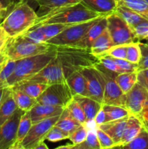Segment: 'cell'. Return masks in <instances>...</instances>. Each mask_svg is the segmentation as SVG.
Instances as JSON below:
<instances>
[{
  "label": "cell",
  "instance_id": "1",
  "mask_svg": "<svg viewBox=\"0 0 148 149\" xmlns=\"http://www.w3.org/2000/svg\"><path fill=\"white\" fill-rule=\"evenodd\" d=\"M104 16L92 11L81 2L70 4L39 17L33 26L49 23L75 25Z\"/></svg>",
  "mask_w": 148,
  "mask_h": 149
},
{
  "label": "cell",
  "instance_id": "2",
  "mask_svg": "<svg viewBox=\"0 0 148 149\" xmlns=\"http://www.w3.org/2000/svg\"><path fill=\"white\" fill-rule=\"evenodd\" d=\"M55 58L60 63L66 78L74 71L93 66L99 62L98 58L89 49L73 45L56 46Z\"/></svg>",
  "mask_w": 148,
  "mask_h": 149
},
{
  "label": "cell",
  "instance_id": "3",
  "mask_svg": "<svg viewBox=\"0 0 148 149\" xmlns=\"http://www.w3.org/2000/svg\"><path fill=\"white\" fill-rule=\"evenodd\" d=\"M38 17L37 13L23 0L17 3L10 10L1 26L10 37H12L30 29L34 25Z\"/></svg>",
  "mask_w": 148,
  "mask_h": 149
},
{
  "label": "cell",
  "instance_id": "4",
  "mask_svg": "<svg viewBox=\"0 0 148 149\" xmlns=\"http://www.w3.org/2000/svg\"><path fill=\"white\" fill-rule=\"evenodd\" d=\"M56 55V48L44 53L17 61L14 71L7 79V86L12 87L20 81L28 80L44 68Z\"/></svg>",
  "mask_w": 148,
  "mask_h": 149
},
{
  "label": "cell",
  "instance_id": "5",
  "mask_svg": "<svg viewBox=\"0 0 148 149\" xmlns=\"http://www.w3.org/2000/svg\"><path fill=\"white\" fill-rule=\"evenodd\" d=\"M55 48L56 46L47 42H33L20 34L9 38L1 52L10 59L19 61L28 57L49 52Z\"/></svg>",
  "mask_w": 148,
  "mask_h": 149
},
{
  "label": "cell",
  "instance_id": "6",
  "mask_svg": "<svg viewBox=\"0 0 148 149\" xmlns=\"http://www.w3.org/2000/svg\"><path fill=\"white\" fill-rule=\"evenodd\" d=\"M94 66L99 70L104 81V97L102 104H110L124 107L125 94L115 81L118 74L104 68L98 62Z\"/></svg>",
  "mask_w": 148,
  "mask_h": 149
},
{
  "label": "cell",
  "instance_id": "7",
  "mask_svg": "<svg viewBox=\"0 0 148 149\" xmlns=\"http://www.w3.org/2000/svg\"><path fill=\"white\" fill-rule=\"evenodd\" d=\"M107 30L114 45L138 42L133 30L120 16L113 12L106 16Z\"/></svg>",
  "mask_w": 148,
  "mask_h": 149
},
{
  "label": "cell",
  "instance_id": "8",
  "mask_svg": "<svg viewBox=\"0 0 148 149\" xmlns=\"http://www.w3.org/2000/svg\"><path fill=\"white\" fill-rule=\"evenodd\" d=\"M73 98L69 86L65 82L48 85L42 94L36 98L37 103L65 108Z\"/></svg>",
  "mask_w": 148,
  "mask_h": 149
},
{
  "label": "cell",
  "instance_id": "9",
  "mask_svg": "<svg viewBox=\"0 0 148 149\" xmlns=\"http://www.w3.org/2000/svg\"><path fill=\"white\" fill-rule=\"evenodd\" d=\"M100 17L68 26L57 35L49 39L46 42L55 46L75 45L78 41L84 37L89 29L97 22Z\"/></svg>",
  "mask_w": 148,
  "mask_h": 149
},
{
  "label": "cell",
  "instance_id": "10",
  "mask_svg": "<svg viewBox=\"0 0 148 149\" xmlns=\"http://www.w3.org/2000/svg\"><path fill=\"white\" fill-rule=\"evenodd\" d=\"M60 115L33 124L26 136L20 143L19 149H35L36 146L46 140L48 132L56 124Z\"/></svg>",
  "mask_w": 148,
  "mask_h": 149
},
{
  "label": "cell",
  "instance_id": "11",
  "mask_svg": "<svg viewBox=\"0 0 148 149\" xmlns=\"http://www.w3.org/2000/svg\"><path fill=\"white\" fill-rule=\"evenodd\" d=\"M28 80L50 85L56 83L65 82L66 81V77L60 63L55 57L44 68Z\"/></svg>",
  "mask_w": 148,
  "mask_h": 149
},
{
  "label": "cell",
  "instance_id": "12",
  "mask_svg": "<svg viewBox=\"0 0 148 149\" xmlns=\"http://www.w3.org/2000/svg\"><path fill=\"white\" fill-rule=\"evenodd\" d=\"M24 111L18 109L0 126V149H12L17 138V128Z\"/></svg>",
  "mask_w": 148,
  "mask_h": 149
},
{
  "label": "cell",
  "instance_id": "13",
  "mask_svg": "<svg viewBox=\"0 0 148 149\" xmlns=\"http://www.w3.org/2000/svg\"><path fill=\"white\" fill-rule=\"evenodd\" d=\"M124 107L131 114L139 116L142 110L148 106V90L137 82L125 94Z\"/></svg>",
  "mask_w": 148,
  "mask_h": 149
},
{
  "label": "cell",
  "instance_id": "14",
  "mask_svg": "<svg viewBox=\"0 0 148 149\" xmlns=\"http://www.w3.org/2000/svg\"><path fill=\"white\" fill-rule=\"evenodd\" d=\"M81 72L86 81L89 97L102 104L104 97V81L99 70L94 65L83 68Z\"/></svg>",
  "mask_w": 148,
  "mask_h": 149
},
{
  "label": "cell",
  "instance_id": "15",
  "mask_svg": "<svg viewBox=\"0 0 148 149\" xmlns=\"http://www.w3.org/2000/svg\"><path fill=\"white\" fill-rule=\"evenodd\" d=\"M64 109L65 108L60 106H50L36 103L29 110L32 123H37L40 121L60 115L63 111Z\"/></svg>",
  "mask_w": 148,
  "mask_h": 149
},
{
  "label": "cell",
  "instance_id": "16",
  "mask_svg": "<svg viewBox=\"0 0 148 149\" xmlns=\"http://www.w3.org/2000/svg\"><path fill=\"white\" fill-rule=\"evenodd\" d=\"M106 16H102L89 29L87 33L84 36V37L78 41L73 46L79 47L89 49L94 41L107 29V21Z\"/></svg>",
  "mask_w": 148,
  "mask_h": 149
},
{
  "label": "cell",
  "instance_id": "17",
  "mask_svg": "<svg viewBox=\"0 0 148 149\" xmlns=\"http://www.w3.org/2000/svg\"><path fill=\"white\" fill-rule=\"evenodd\" d=\"M128 118L129 116H126V117L122 118V119L104 122L98 126L99 128H100L102 130L105 132L111 137L115 143L114 148L117 147L120 144V140H121L125 128H126Z\"/></svg>",
  "mask_w": 148,
  "mask_h": 149
},
{
  "label": "cell",
  "instance_id": "18",
  "mask_svg": "<svg viewBox=\"0 0 148 149\" xmlns=\"http://www.w3.org/2000/svg\"><path fill=\"white\" fill-rule=\"evenodd\" d=\"M17 109L18 107L12 93L11 87H6L4 96L0 103V126L11 117Z\"/></svg>",
  "mask_w": 148,
  "mask_h": 149
},
{
  "label": "cell",
  "instance_id": "19",
  "mask_svg": "<svg viewBox=\"0 0 148 149\" xmlns=\"http://www.w3.org/2000/svg\"><path fill=\"white\" fill-rule=\"evenodd\" d=\"M142 127H143V125H142V119L139 116L133 114L129 115L120 144L115 148H119L122 146L126 145L131 141H132L139 133Z\"/></svg>",
  "mask_w": 148,
  "mask_h": 149
},
{
  "label": "cell",
  "instance_id": "20",
  "mask_svg": "<svg viewBox=\"0 0 148 149\" xmlns=\"http://www.w3.org/2000/svg\"><path fill=\"white\" fill-rule=\"evenodd\" d=\"M66 82L73 96L82 95L89 97L86 81L81 71H74L70 74L66 78Z\"/></svg>",
  "mask_w": 148,
  "mask_h": 149
},
{
  "label": "cell",
  "instance_id": "21",
  "mask_svg": "<svg viewBox=\"0 0 148 149\" xmlns=\"http://www.w3.org/2000/svg\"><path fill=\"white\" fill-rule=\"evenodd\" d=\"M73 98L82 108L86 118V123L94 121L96 116L102 109V104L86 96L74 95Z\"/></svg>",
  "mask_w": 148,
  "mask_h": 149
},
{
  "label": "cell",
  "instance_id": "22",
  "mask_svg": "<svg viewBox=\"0 0 148 149\" xmlns=\"http://www.w3.org/2000/svg\"><path fill=\"white\" fill-rule=\"evenodd\" d=\"M81 2L91 10L102 15L113 13L118 6L116 0H81Z\"/></svg>",
  "mask_w": 148,
  "mask_h": 149
},
{
  "label": "cell",
  "instance_id": "23",
  "mask_svg": "<svg viewBox=\"0 0 148 149\" xmlns=\"http://www.w3.org/2000/svg\"><path fill=\"white\" fill-rule=\"evenodd\" d=\"M113 46H114V44L112 41L108 30L107 29H106L94 41L90 47V51L96 57L100 58V57L104 55L106 52Z\"/></svg>",
  "mask_w": 148,
  "mask_h": 149
},
{
  "label": "cell",
  "instance_id": "24",
  "mask_svg": "<svg viewBox=\"0 0 148 149\" xmlns=\"http://www.w3.org/2000/svg\"><path fill=\"white\" fill-rule=\"evenodd\" d=\"M47 86L48 85L43 83L30 81V80H25V81L17 83L12 87L22 90L25 93L30 95V97L36 99L42 94Z\"/></svg>",
  "mask_w": 148,
  "mask_h": 149
},
{
  "label": "cell",
  "instance_id": "25",
  "mask_svg": "<svg viewBox=\"0 0 148 149\" xmlns=\"http://www.w3.org/2000/svg\"><path fill=\"white\" fill-rule=\"evenodd\" d=\"M16 63L0 52V87H8L7 79L14 71Z\"/></svg>",
  "mask_w": 148,
  "mask_h": 149
},
{
  "label": "cell",
  "instance_id": "26",
  "mask_svg": "<svg viewBox=\"0 0 148 149\" xmlns=\"http://www.w3.org/2000/svg\"><path fill=\"white\" fill-rule=\"evenodd\" d=\"M55 125L60 128L65 133L69 135L81 125L73 117L72 115L70 113L67 108L65 107Z\"/></svg>",
  "mask_w": 148,
  "mask_h": 149
},
{
  "label": "cell",
  "instance_id": "27",
  "mask_svg": "<svg viewBox=\"0 0 148 149\" xmlns=\"http://www.w3.org/2000/svg\"><path fill=\"white\" fill-rule=\"evenodd\" d=\"M11 87L12 93V95L17 103L18 109H21L24 111H27L30 110L37 103L36 99L30 97V95L25 93L22 90L15 88L13 87Z\"/></svg>",
  "mask_w": 148,
  "mask_h": 149
},
{
  "label": "cell",
  "instance_id": "28",
  "mask_svg": "<svg viewBox=\"0 0 148 149\" xmlns=\"http://www.w3.org/2000/svg\"><path fill=\"white\" fill-rule=\"evenodd\" d=\"M32 125H33V123H32L31 119H30V112H29V111H25V113L22 115L21 118H20L18 128H17L16 142L12 149H19L20 143L23 141L28 131L30 130Z\"/></svg>",
  "mask_w": 148,
  "mask_h": 149
},
{
  "label": "cell",
  "instance_id": "29",
  "mask_svg": "<svg viewBox=\"0 0 148 149\" xmlns=\"http://www.w3.org/2000/svg\"><path fill=\"white\" fill-rule=\"evenodd\" d=\"M102 109L105 115V122L122 119L131 114L125 107L116 105L102 104Z\"/></svg>",
  "mask_w": 148,
  "mask_h": 149
},
{
  "label": "cell",
  "instance_id": "30",
  "mask_svg": "<svg viewBox=\"0 0 148 149\" xmlns=\"http://www.w3.org/2000/svg\"><path fill=\"white\" fill-rule=\"evenodd\" d=\"M114 13L120 16L130 26L132 29L138 23L145 20V18L142 17L137 13L122 5H118L115 10H114Z\"/></svg>",
  "mask_w": 148,
  "mask_h": 149
},
{
  "label": "cell",
  "instance_id": "31",
  "mask_svg": "<svg viewBox=\"0 0 148 149\" xmlns=\"http://www.w3.org/2000/svg\"><path fill=\"white\" fill-rule=\"evenodd\" d=\"M115 81L120 90L126 94L137 82V71L118 74L115 77Z\"/></svg>",
  "mask_w": 148,
  "mask_h": 149
},
{
  "label": "cell",
  "instance_id": "32",
  "mask_svg": "<svg viewBox=\"0 0 148 149\" xmlns=\"http://www.w3.org/2000/svg\"><path fill=\"white\" fill-rule=\"evenodd\" d=\"M118 5L131 9L148 20V4L144 0H116Z\"/></svg>",
  "mask_w": 148,
  "mask_h": 149
},
{
  "label": "cell",
  "instance_id": "33",
  "mask_svg": "<svg viewBox=\"0 0 148 149\" xmlns=\"http://www.w3.org/2000/svg\"><path fill=\"white\" fill-rule=\"evenodd\" d=\"M36 2L38 3L39 7V12L37 13L39 17H41L55 9L72 4L70 3L68 0H37Z\"/></svg>",
  "mask_w": 148,
  "mask_h": 149
},
{
  "label": "cell",
  "instance_id": "34",
  "mask_svg": "<svg viewBox=\"0 0 148 149\" xmlns=\"http://www.w3.org/2000/svg\"><path fill=\"white\" fill-rule=\"evenodd\" d=\"M118 148L124 149H148V132L144 126L139 133L132 141Z\"/></svg>",
  "mask_w": 148,
  "mask_h": 149
},
{
  "label": "cell",
  "instance_id": "35",
  "mask_svg": "<svg viewBox=\"0 0 148 149\" xmlns=\"http://www.w3.org/2000/svg\"><path fill=\"white\" fill-rule=\"evenodd\" d=\"M71 149H100L96 129L89 130L86 139L82 143L77 145H73L72 143Z\"/></svg>",
  "mask_w": 148,
  "mask_h": 149
},
{
  "label": "cell",
  "instance_id": "36",
  "mask_svg": "<svg viewBox=\"0 0 148 149\" xmlns=\"http://www.w3.org/2000/svg\"><path fill=\"white\" fill-rule=\"evenodd\" d=\"M72 25L62 24V23H49V24H43L40 26H36L39 28L41 31L44 36L46 41L47 42L49 39L57 35L62 31L68 28V26ZM33 27V26H32Z\"/></svg>",
  "mask_w": 148,
  "mask_h": 149
},
{
  "label": "cell",
  "instance_id": "37",
  "mask_svg": "<svg viewBox=\"0 0 148 149\" xmlns=\"http://www.w3.org/2000/svg\"><path fill=\"white\" fill-rule=\"evenodd\" d=\"M67 109L70 112L73 117L78 121L81 125L86 126V115L83 111L82 108L80 106L79 103L76 101L74 98L68 103V106H66Z\"/></svg>",
  "mask_w": 148,
  "mask_h": 149
},
{
  "label": "cell",
  "instance_id": "38",
  "mask_svg": "<svg viewBox=\"0 0 148 149\" xmlns=\"http://www.w3.org/2000/svg\"><path fill=\"white\" fill-rule=\"evenodd\" d=\"M141 49L139 47V42H131L127 44V49H126V59L133 63H139L140 61Z\"/></svg>",
  "mask_w": 148,
  "mask_h": 149
},
{
  "label": "cell",
  "instance_id": "39",
  "mask_svg": "<svg viewBox=\"0 0 148 149\" xmlns=\"http://www.w3.org/2000/svg\"><path fill=\"white\" fill-rule=\"evenodd\" d=\"M88 132V128L84 125H81L77 129H75L72 133L70 134L68 136V139L71 141L73 145H77V144L82 143L86 139Z\"/></svg>",
  "mask_w": 148,
  "mask_h": 149
},
{
  "label": "cell",
  "instance_id": "40",
  "mask_svg": "<svg viewBox=\"0 0 148 149\" xmlns=\"http://www.w3.org/2000/svg\"><path fill=\"white\" fill-rule=\"evenodd\" d=\"M96 133H97V138L100 145V149L113 148L115 146V143L111 137L102 130L100 128L97 127L96 128Z\"/></svg>",
  "mask_w": 148,
  "mask_h": 149
},
{
  "label": "cell",
  "instance_id": "41",
  "mask_svg": "<svg viewBox=\"0 0 148 149\" xmlns=\"http://www.w3.org/2000/svg\"><path fill=\"white\" fill-rule=\"evenodd\" d=\"M133 30L138 42L148 39V20L145 19L138 23L133 27Z\"/></svg>",
  "mask_w": 148,
  "mask_h": 149
},
{
  "label": "cell",
  "instance_id": "42",
  "mask_svg": "<svg viewBox=\"0 0 148 149\" xmlns=\"http://www.w3.org/2000/svg\"><path fill=\"white\" fill-rule=\"evenodd\" d=\"M69 135L65 133L62 130L59 128L58 127L54 125L49 132H48L46 137V140H48L51 142H58V141H62L65 139H68Z\"/></svg>",
  "mask_w": 148,
  "mask_h": 149
},
{
  "label": "cell",
  "instance_id": "43",
  "mask_svg": "<svg viewBox=\"0 0 148 149\" xmlns=\"http://www.w3.org/2000/svg\"><path fill=\"white\" fill-rule=\"evenodd\" d=\"M99 62L101 65H102L104 68L110 71L115 72L117 74H122L123 71L120 69V67L114 62L113 58L109 55H102V56L98 58Z\"/></svg>",
  "mask_w": 148,
  "mask_h": 149
},
{
  "label": "cell",
  "instance_id": "44",
  "mask_svg": "<svg viewBox=\"0 0 148 149\" xmlns=\"http://www.w3.org/2000/svg\"><path fill=\"white\" fill-rule=\"evenodd\" d=\"M126 49H127V44L114 45L110 48L104 55H109L113 58H120V59H126Z\"/></svg>",
  "mask_w": 148,
  "mask_h": 149
},
{
  "label": "cell",
  "instance_id": "45",
  "mask_svg": "<svg viewBox=\"0 0 148 149\" xmlns=\"http://www.w3.org/2000/svg\"><path fill=\"white\" fill-rule=\"evenodd\" d=\"M111 58H113L114 62L120 67V69L123 71V73H129L137 71V63H133L127 61L126 59H120V58H113V57H111Z\"/></svg>",
  "mask_w": 148,
  "mask_h": 149
},
{
  "label": "cell",
  "instance_id": "46",
  "mask_svg": "<svg viewBox=\"0 0 148 149\" xmlns=\"http://www.w3.org/2000/svg\"><path fill=\"white\" fill-rule=\"evenodd\" d=\"M139 47H140L142 55H141L140 61L138 63L137 71L148 68V45L139 42Z\"/></svg>",
  "mask_w": 148,
  "mask_h": 149
},
{
  "label": "cell",
  "instance_id": "47",
  "mask_svg": "<svg viewBox=\"0 0 148 149\" xmlns=\"http://www.w3.org/2000/svg\"><path fill=\"white\" fill-rule=\"evenodd\" d=\"M137 83L148 90V68L137 71Z\"/></svg>",
  "mask_w": 148,
  "mask_h": 149
},
{
  "label": "cell",
  "instance_id": "48",
  "mask_svg": "<svg viewBox=\"0 0 148 149\" xmlns=\"http://www.w3.org/2000/svg\"><path fill=\"white\" fill-rule=\"evenodd\" d=\"M9 38H10V36L7 34L4 28L0 25V52L2 50Z\"/></svg>",
  "mask_w": 148,
  "mask_h": 149
},
{
  "label": "cell",
  "instance_id": "49",
  "mask_svg": "<svg viewBox=\"0 0 148 149\" xmlns=\"http://www.w3.org/2000/svg\"><path fill=\"white\" fill-rule=\"evenodd\" d=\"M21 1H23V0H0V2L4 7L8 8L10 10H11L17 3Z\"/></svg>",
  "mask_w": 148,
  "mask_h": 149
},
{
  "label": "cell",
  "instance_id": "50",
  "mask_svg": "<svg viewBox=\"0 0 148 149\" xmlns=\"http://www.w3.org/2000/svg\"><path fill=\"white\" fill-rule=\"evenodd\" d=\"M94 122H95L97 127H98L99 125H102V124L105 122V115H104V113L102 111V109H101V110L99 111V113H97L95 119H94Z\"/></svg>",
  "mask_w": 148,
  "mask_h": 149
},
{
  "label": "cell",
  "instance_id": "51",
  "mask_svg": "<svg viewBox=\"0 0 148 149\" xmlns=\"http://www.w3.org/2000/svg\"><path fill=\"white\" fill-rule=\"evenodd\" d=\"M10 10L8 8L4 7L1 2H0V25L1 24L4 20L5 19V17H7V15H8V13H10Z\"/></svg>",
  "mask_w": 148,
  "mask_h": 149
},
{
  "label": "cell",
  "instance_id": "52",
  "mask_svg": "<svg viewBox=\"0 0 148 149\" xmlns=\"http://www.w3.org/2000/svg\"><path fill=\"white\" fill-rule=\"evenodd\" d=\"M138 116H139L141 119H145V120L148 121V106L145 107V109L141 111V113H139V115Z\"/></svg>",
  "mask_w": 148,
  "mask_h": 149
},
{
  "label": "cell",
  "instance_id": "53",
  "mask_svg": "<svg viewBox=\"0 0 148 149\" xmlns=\"http://www.w3.org/2000/svg\"><path fill=\"white\" fill-rule=\"evenodd\" d=\"M35 149H49V148H48L46 144L44 143V141H42V142H41L39 145L36 146Z\"/></svg>",
  "mask_w": 148,
  "mask_h": 149
},
{
  "label": "cell",
  "instance_id": "54",
  "mask_svg": "<svg viewBox=\"0 0 148 149\" xmlns=\"http://www.w3.org/2000/svg\"><path fill=\"white\" fill-rule=\"evenodd\" d=\"M6 87H0V103H1V100L3 98V96H4V91H5Z\"/></svg>",
  "mask_w": 148,
  "mask_h": 149
},
{
  "label": "cell",
  "instance_id": "55",
  "mask_svg": "<svg viewBox=\"0 0 148 149\" xmlns=\"http://www.w3.org/2000/svg\"><path fill=\"white\" fill-rule=\"evenodd\" d=\"M142 119V125H143L144 127H145V129H146L147 130V132H148V121L147 120H145V119Z\"/></svg>",
  "mask_w": 148,
  "mask_h": 149
},
{
  "label": "cell",
  "instance_id": "56",
  "mask_svg": "<svg viewBox=\"0 0 148 149\" xmlns=\"http://www.w3.org/2000/svg\"><path fill=\"white\" fill-rule=\"evenodd\" d=\"M68 1H69L70 3H72V4H73V3L81 2V0H68Z\"/></svg>",
  "mask_w": 148,
  "mask_h": 149
},
{
  "label": "cell",
  "instance_id": "57",
  "mask_svg": "<svg viewBox=\"0 0 148 149\" xmlns=\"http://www.w3.org/2000/svg\"><path fill=\"white\" fill-rule=\"evenodd\" d=\"M144 1H145L147 4H148V0H144Z\"/></svg>",
  "mask_w": 148,
  "mask_h": 149
},
{
  "label": "cell",
  "instance_id": "58",
  "mask_svg": "<svg viewBox=\"0 0 148 149\" xmlns=\"http://www.w3.org/2000/svg\"><path fill=\"white\" fill-rule=\"evenodd\" d=\"M145 43H146L147 45H148V39H147V40H146V42H145Z\"/></svg>",
  "mask_w": 148,
  "mask_h": 149
},
{
  "label": "cell",
  "instance_id": "59",
  "mask_svg": "<svg viewBox=\"0 0 148 149\" xmlns=\"http://www.w3.org/2000/svg\"><path fill=\"white\" fill-rule=\"evenodd\" d=\"M31 1H37V0H31Z\"/></svg>",
  "mask_w": 148,
  "mask_h": 149
},
{
  "label": "cell",
  "instance_id": "60",
  "mask_svg": "<svg viewBox=\"0 0 148 149\" xmlns=\"http://www.w3.org/2000/svg\"></svg>",
  "mask_w": 148,
  "mask_h": 149
}]
</instances>
